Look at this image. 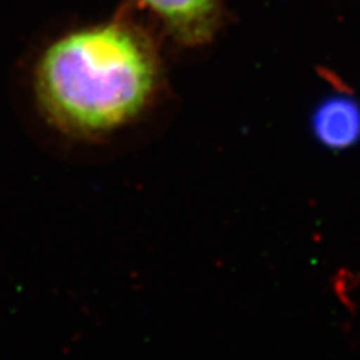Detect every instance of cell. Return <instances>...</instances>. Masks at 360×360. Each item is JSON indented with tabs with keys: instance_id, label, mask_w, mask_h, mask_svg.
<instances>
[{
	"instance_id": "obj_3",
	"label": "cell",
	"mask_w": 360,
	"mask_h": 360,
	"mask_svg": "<svg viewBox=\"0 0 360 360\" xmlns=\"http://www.w3.org/2000/svg\"><path fill=\"white\" fill-rule=\"evenodd\" d=\"M312 129L328 148L345 149L360 139V105L348 96L326 99L314 112Z\"/></svg>"
},
{
	"instance_id": "obj_1",
	"label": "cell",
	"mask_w": 360,
	"mask_h": 360,
	"mask_svg": "<svg viewBox=\"0 0 360 360\" xmlns=\"http://www.w3.org/2000/svg\"><path fill=\"white\" fill-rule=\"evenodd\" d=\"M162 83L152 38L116 18L66 33L42 50L30 92L39 119L75 143H104L148 115Z\"/></svg>"
},
{
	"instance_id": "obj_2",
	"label": "cell",
	"mask_w": 360,
	"mask_h": 360,
	"mask_svg": "<svg viewBox=\"0 0 360 360\" xmlns=\"http://www.w3.org/2000/svg\"><path fill=\"white\" fill-rule=\"evenodd\" d=\"M182 44H205L215 33L218 0H141Z\"/></svg>"
}]
</instances>
